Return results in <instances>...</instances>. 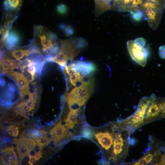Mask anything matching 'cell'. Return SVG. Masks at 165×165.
<instances>
[{"instance_id":"cell-27","label":"cell","mask_w":165,"mask_h":165,"mask_svg":"<svg viewBox=\"0 0 165 165\" xmlns=\"http://www.w3.org/2000/svg\"><path fill=\"white\" fill-rule=\"evenodd\" d=\"M27 71L31 75L33 80L34 79V76L35 74V73L36 72V68L35 63L34 61H31V62L28 64Z\"/></svg>"},{"instance_id":"cell-32","label":"cell","mask_w":165,"mask_h":165,"mask_svg":"<svg viewBox=\"0 0 165 165\" xmlns=\"http://www.w3.org/2000/svg\"><path fill=\"white\" fill-rule=\"evenodd\" d=\"M164 0H144V1L149 2L162 5L164 2Z\"/></svg>"},{"instance_id":"cell-7","label":"cell","mask_w":165,"mask_h":165,"mask_svg":"<svg viewBox=\"0 0 165 165\" xmlns=\"http://www.w3.org/2000/svg\"><path fill=\"white\" fill-rule=\"evenodd\" d=\"M16 82L19 90L21 102H27L32 100L34 94L29 91L28 81L23 73L17 71L7 74Z\"/></svg>"},{"instance_id":"cell-12","label":"cell","mask_w":165,"mask_h":165,"mask_svg":"<svg viewBox=\"0 0 165 165\" xmlns=\"http://www.w3.org/2000/svg\"><path fill=\"white\" fill-rule=\"evenodd\" d=\"M0 159L4 165H16L17 163L16 154L13 147H8L1 150Z\"/></svg>"},{"instance_id":"cell-29","label":"cell","mask_w":165,"mask_h":165,"mask_svg":"<svg viewBox=\"0 0 165 165\" xmlns=\"http://www.w3.org/2000/svg\"><path fill=\"white\" fill-rule=\"evenodd\" d=\"M2 68V73L3 74H9L12 73L15 68L12 67H7Z\"/></svg>"},{"instance_id":"cell-33","label":"cell","mask_w":165,"mask_h":165,"mask_svg":"<svg viewBox=\"0 0 165 165\" xmlns=\"http://www.w3.org/2000/svg\"><path fill=\"white\" fill-rule=\"evenodd\" d=\"M156 165H165V151L164 154L161 156L160 161Z\"/></svg>"},{"instance_id":"cell-3","label":"cell","mask_w":165,"mask_h":165,"mask_svg":"<svg viewBox=\"0 0 165 165\" xmlns=\"http://www.w3.org/2000/svg\"><path fill=\"white\" fill-rule=\"evenodd\" d=\"M94 89L93 80L90 79L83 81L81 85L74 88L66 94L67 101L69 107L74 105H84L92 94Z\"/></svg>"},{"instance_id":"cell-23","label":"cell","mask_w":165,"mask_h":165,"mask_svg":"<svg viewBox=\"0 0 165 165\" xmlns=\"http://www.w3.org/2000/svg\"><path fill=\"white\" fill-rule=\"evenodd\" d=\"M34 139L37 145L42 148L43 146L48 144L51 139L48 137L45 132Z\"/></svg>"},{"instance_id":"cell-26","label":"cell","mask_w":165,"mask_h":165,"mask_svg":"<svg viewBox=\"0 0 165 165\" xmlns=\"http://www.w3.org/2000/svg\"><path fill=\"white\" fill-rule=\"evenodd\" d=\"M19 126L15 125L9 127L7 129V131L8 134L14 137L17 136L19 132Z\"/></svg>"},{"instance_id":"cell-24","label":"cell","mask_w":165,"mask_h":165,"mask_svg":"<svg viewBox=\"0 0 165 165\" xmlns=\"http://www.w3.org/2000/svg\"><path fill=\"white\" fill-rule=\"evenodd\" d=\"M83 76L79 72H75L70 75V82L74 86H76L78 82H82L83 81Z\"/></svg>"},{"instance_id":"cell-20","label":"cell","mask_w":165,"mask_h":165,"mask_svg":"<svg viewBox=\"0 0 165 165\" xmlns=\"http://www.w3.org/2000/svg\"><path fill=\"white\" fill-rule=\"evenodd\" d=\"M78 109L70 108L66 121L65 125L69 129H72L78 122Z\"/></svg>"},{"instance_id":"cell-8","label":"cell","mask_w":165,"mask_h":165,"mask_svg":"<svg viewBox=\"0 0 165 165\" xmlns=\"http://www.w3.org/2000/svg\"><path fill=\"white\" fill-rule=\"evenodd\" d=\"M127 47L132 58L140 65L144 67L146 64L148 53L145 45L135 40H129Z\"/></svg>"},{"instance_id":"cell-21","label":"cell","mask_w":165,"mask_h":165,"mask_svg":"<svg viewBox=\"0 0 165 165\" xmlns=\"http://www.w3.org/2000/svg\"><path fill=\"white\" fill-rule=\"evenodd\" d=\"M32 52L30 48L28 49H18L13 50L10 53L12 57L17 61H20L25 57L30 55Z\"/></svg>"},{"instance_id":"cell-28","label":"cell","mask_w":165,"mask_h":165,"mask_svg":"<svg viewBox=\"0 0 165 165\" xmlns=\"http://www.w3.org/2000/svg\"><path fill=\"white\" fill-rule=\"evenodd\" d=\"M57 10L58 13L60 14H64L66 13L68 10L67 6L63 4H60L57 7Z\"/></svg>"},{"instance_id":"cell-30","label":"cell","mask_w":165,"mask_h":165,"mask_svg":"<svg viewBox=\"0 0 165 165\" xmlns=\"http://www.w3.org/2000/svg\"><path fill=\"white\" fill-rule=\"evenodd\" d=\"M159 53L160 56L165 59V45L161 46L159 48Z\"/></svg>"},{"instance_id":"cell-19","label":"cell","mask_w":165,"mask_h":165,"mask_svg":"<svg viewBox=\"0 0 165 165\" xmlns=\"http://www.w3.org/2000/svg\"><path fill=\"white\" fill-rule=\"evenodd\" d=\"M16 18V16L9 12H6L3 14L2 22V25L0 30V34H2L9 27V25Z\"/></svg>"},{"instance_id":"cell-13","label":"cell","mask_w":165,"mask_h":165,"mask_svg":"<svg viewBox=\"0 0 165 165\" xmlns=\"http://www.w3.org/2000/svg\"><path fill=\"white\" fill-rule=\"evenodd\" d=\"M73 69L82 76L89 75L95 70V68L92 63L83 61H76L71 64Z\"/></svg>"},{"instance_id":"cell-18","label":"cell","mask_w":165,"mask_h":165,"mask_svg":"<svg viewBox=\"0 0 165 165\" xmlns=\"http://www.w3.org/2000/svg\"><path fill=\"white\" fill-rule=\"evenodd\" d=\"M23 0H5L3 3L4 9L6 11L17 12L20 9Z\"/></svg>"},{"instance_id":"cell-15","label":"cell","mask_w":165,"mask_h":165,"mask_svg":"<svg viewBox=\"0 0 165 165\" xmlns=\"http://www.w3.org/2000/svg\"><path fill=\"white\" fill-rule=\"evenodd\" d=\"M68 133V128L60 121L57 123L50 132L52 139L57 142L67 136Z\"/></svg>"},{"instance_id":"cell-25","label":"cell","mask_w":165,"mask_h":165,"mask_svg":"<svg viewBox=\"0 0 165 165\" xmlns=\"http://www.w3.org/2000/svg\"><path fill=\"white\" fill-rule=\"evenodd\" d=\"M130 12L132 18L135 21H139L144 18L143 14L139 9L132 11Z\"/></svg>"},{"instance_id":"cell-17","label":"cell","mask_w":165,"mask_h":165,"mask_svg":"<svg viewBox=\"0 0 165 165\" xmlns=\"http://www.w3.org/2000/svg\"><path fill=\"white\" fill-rule=\"evenodd\" d=\"M160 154L159 151H157L153 153L151 152H149L134 165H147L151 163V162L155 163L159 159Z\"/></svg>"},{"instance_id":"cell-4","label":"cell","mask_w":165,"mask_h":165,"mask_svg":"<svg viewBox=\"0 0 165 165\" xmlns=\"http://www.w3.org/2000/svg\"><path fill=\"white\" fill-rule=\"evenodd\" d=\"M76 39H69L60 41V50L51 58V61L54 62L62 67H65L68 61L72 60L76 55L78 50L75 46Z\"/></svg>"},{"instance_id":"cell-1","label":"cell","mask_w":165,"mask_h":165,"mask_svg":"<svg viewBox=\"0 0 165 165\" xmlns=\"http://www.w3.org/2000/svg\"><path fill=\"white\" fill-rule=\"evenodd\" d=\"M33 42L36 47L40 46L46 58L54 57L59 51L58 38L44 26L36 25L34 27Z\"/></svg>"},{"instance_id":"cell-22","label":"cell","mask_w":165,"mask_h":165,"mask_svg":"<svg viewBox=\"0 0 165 165\" xmlns=\"http://www.w3.org/2000/svg\"><path fill=\"white\" fill-rule=\"evenodd\" d=\"M0 65L1 67H12L17 68L18 67L19 64L2 51L1 53Z\"/></svg>"},{"instance_id":"cell-2","label":"cell","mask_w":165,"mask_h":165,"mask_svg":"<svg viewBox=\"0 0 165 165\" xmlns=\"http://www.w3.org/2000/svg\"><path fill=\"white\" fill-rule=\"evenodd\" d=\"M155 96L144 97L140 100L137 108L134 113L121 123V127L128 131L136 130L145 124V119L148 106Z\"/></svg>"},{"instance_id":"cell-11","label":"cell","mask_w":165,"mask_h":165,"mask_svg":"<svg viewBox=\"0 0 165 165\" xmlns=\"http://www.w3.org/2000/svg\"><path fill=\"white\" fill-rule=\"evenodd\" d=\"M144 0H113L112 9L120 12L139 9Z\"/></svg>"},{"instance_id":"cell-9","label":"cell","mask_w":165,"mask_h":165,"mask_svg":"<svg viewBox=\"0 0 165 165\" xmlns=\"http://www.w3.org/2000/svg\"><path fill=\"white\" fill-rule=\"evenodd\" d=\"M13 143L16 144L19 159L22 160L25 156H29L31 152L36 146V142L31 138L23 136L19 139L15 138Z\"/></svg>"},{"instance_id":"cell-6","label":"cell","mask_w":165,"mask_h":165,"mask_svg":"<svg viewBox=\"0 0 165 165\" xmlns=\"http://www.w3.org/2000/svg\"><path fill=\"white\" fill-rule=\"evenodd\" d=\"M165 118V97H156L149 105L145 124Z\"/></svg>"},{"instance_id":"cell-31","label":"cell","mask_w":165,"mask_h":165,"mask_svg":"<svg viewBox=\"0 0 165 165\" xmlns=\"http://www.w3.org/2000/svg\"><path fill=\"white\" fill-rule=\"evenodd\" d=\"M29 159L28 161V164L32 165L34 164L38 160L37 158L34 156H29Z\"/></svg>"},{"instance_id":"cell-14","label":"cell","mask_w":165,"mask_h":165,"mask_svg":"<svg viewBox=\"0 0 165 165\" xmlns=\"http://www.w3.org/2000/svg\"><path fill=\"white\" fill-rule=\"evenodd\" d=\"M95 136L100 144L106 150H109L113 145L114 137L108 131L97 133Z\"/></svg>"},{"instance_id":"cell-10","label":"cell","mask_w":165,"mask_h":165,"mask_svg":"<svg viewBox=\"0 0 165 165\" xmlns=\"http://www.w3.org/2000/svg\"><path fill=\"white\" fill-rule=\"evenodd\" d=\"M119 132V131L113 132L114 134L113 146V159H116V157L119 155L121 157H125L128 152V136L123 138Z\"/></svg>"},{"instance_id":"cell-5","label":"cell","mask_w":165,"mask_h":165,"mask_svg":"<svg viewBox=\"0 0 165 165\" xmlns=\"http://www.w3.org/2000/svg\"><path fill=\"white\" fill-rule=\"evenodd\" d=\"M163 7L162 5L144 1L140 8L143 14L144 18L153 30L157 27Z\"/></svg>"},{"instance_id":"cell-16","label":"cell","mask_w":165,"mask_h":165,"mask_svg":"<svg viewBox=\"0 0 165 165\" xmlns=\"http://www.w3.org/2000/svg\"><path fill=\"white\" fill-rule=\"evenodd\" d=\"M112 0H94L95 16H99L105 11L112 9Z\"/></svg>"}]
</instances>
